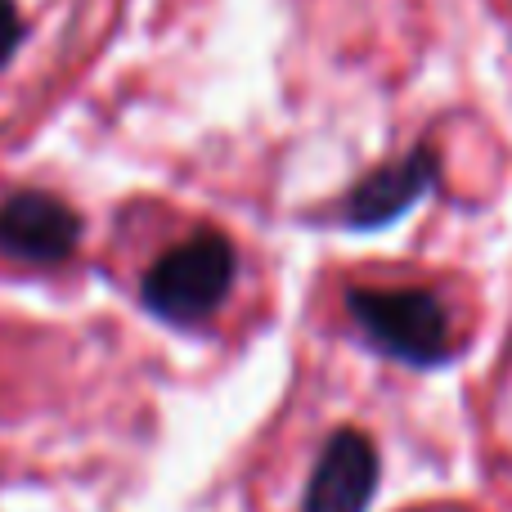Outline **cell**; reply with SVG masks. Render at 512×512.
Masks as SVG:
<instances>
[{
	"label": "cell",
	"mask_w": 512,
	"mask_h": 512,
	"mask_svg": "<svg viewBox=\"0 0 512 512\" xmlns=\"http://www.w3.org/2000/svg\"><path fill=\"white\" fill-rule=\"evenodd\" d=\"M432 180H436L432 149H414V153H405V158L387 162V167L369 171V176L351 189V198H346V207H342L346 225H355V230H378V225L396 221V216H405L409 207L432 189Z\"/></svg>",
	"instance_id": "obj_5"
},
{
	"label": "cell",
	"mask_w": 512,
	"mask_h": 512,
	"mask_svg": "<svg viewBox=\"0 0 512 512\" xmlns=\"http://www.w3.org/2000/svg\"><path fill=\"white\" fill-rule=\"evenodd\" d=\"M81 239V216L63 198L23 189L0 203V252L27 265L68 261Z\"/></svg>",
	"instance_id": "obj_3"
},
{
	"label": "cell",
	"mask_w": 512,
	"mask_h": 512,
	"mask_svg": "<svg viewBox=\"0 0 512 512\" xmlns=\"http://www.w3.org/2000/svg\"><path fill=\"white\" fill-rule=\"evenodd\" d=\"M239 270V252L225 234L198 230L171 252H162L144 274V306L171 324L207 319L225 301Z\"/></svg>",
	"instance_id": "obj_1"
},
{
	"label": "cell",
	"mask_w": 512,
	"mask_h": 512,
	"mask_svg": "<svg viewBox=\"0 0 512 512\" xmlns=\"http://www.w3.org/2000/svg\"><path fill=\"white\" fill-rule=\"evenodd\" d=\"M373 490H378V450L364 432L342 427L310 472L301 512H364Z\"/></svg>",
	"instance_id": "obj_4"
},
{
	"label": "cell",
	"mask_w": 512,
	"mask_h": 512,
	"mask_svg": "<svg viewBox=\"0 0 512 512\" xmlns=\"http://www.w3.org/2000/svg\"><path fill=\"white\" fill-rule=\"evenodd\" d=\"M355 324L378 351L405 364H441L454 351V328L436 292L423 288H351Z\"/></svg>",
	"instance_id": "obj_2"
},
{
	"label": "cell",
	"mask_w": 512,
	"mask_h": 512,
	"mask_svg": "<svg viewBox=\"0 0 512 512\" xmlns=\"http://www.w3.org/2000/svg\"><path fill=\"white\" fill-rule=\"evenodd\" d=\"M23 36H27V23H23V14H18V5L14 0H0V68L18 54Z\"/></svg>",
	"instance_id": "obj_6"
}]
</instances>
